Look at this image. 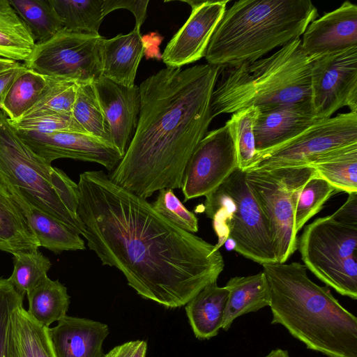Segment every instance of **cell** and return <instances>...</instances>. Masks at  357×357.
Here are the masks:
<instances>
[{
    "label": "cell",
    "instance_id": "1",
    "mask_svg": "<svg viewBox=\"0 0 357 357\" xmlns=\"http://www.w3.org/2000/svg\"><path fill=\"white\" fill-rule=\"evenodd\" d=\"M77 185L89 248L140 296L176 308L217 282L225 261L215 245L179 228L103 171L82 173Z\"/></svg>",
    "mask_w": 357,
    "mask_h": 357
},
{
    "label": "cell",
    "instance_id": "2",
    "mask_svg": "<svg viewBox=\"0 0 357 357\" xmlns=\"http://www.w3.org/2000/svg\"><path fill=\"white\" fill-rule=\"evenodd\" d=\"M220 67H167L139 85L140 111L126 153L109 176L146 199L181 188L186 165L213 120L211 99Z\"/></svg>",
    "mask_w": 357,
    "mask_h": 357
},
{
    "label": "cell",
    "instance_id": "3",
    "mask_svg": "<svg viewBox=\"0 0 357 357\" xmlns=\"http://www.w3.org/2000/svg\"><path fill=\"white\" fill-rule=\"evenodd\" d=\"M271 293V324L327 357H357V318L299 262L262 264Z\"/></svg>",
    "mask_w": 357,
    "mask_h": 357
},
{
    "label": "cell",
    "instance_id": "4",
    "mask_svg": "<svg viewBox=\"0 0 357 357\" xmlns=\"http://www.w3.org/2000/svg\"><path fill=\"white\" fill-rule=\"evenodd\" d=\"M317 15L310 0L237 1L225 11L204 56L220 68L259 59L300 38Z\"/></svg>",
    "mask_w": 357,
    "mask_h": 357
},
{
    "label": "cell",
    "instance_id": "5",
    "mask_svg": "<svg viewBox=\"0 0 357 357\" xmlns=\"http://www.w3.org/2000/svg\"><path fill=\"white\" fill-rule=\"evenodd\" d=\"M312 63L298 38L269 56L220 67L211 99L212 118L252 107L310 102Z\"/></svg>",
    "mask_w": 357,
    "mask_h": 357
},
{
    "label": "cell",
    "instance_id": "6",
    "mask_svg": "<svg viewBox=\"0 0 357 357\" xmlns=\"http://www.w3.org/2000/svg\"><path fill=\"white\" fill-rule=\"evenodd\" d=\"M0 181L20 190L33 205L82 235L78 185L35 153L0 110Z\"/></svg>",
    "mask_w": 357,
    "mask_h": 357
},
{
    "label": "cell",
    "instance_id": "7",
    "mask_svg": "<svg viewBox=\"0 0 357 357\" xmlns=\"http://www.w3.org/2000/svg\"><path fill=\"white\" fill-rule=\"evenodd\" d=\"M205 197L204 211L218 237L215 249L230 240L234 250L248 259L261 265L277 262L268 220L244 171L235 169Z\"/></svg>",
    "mask_w": 357,
    "mask_h": 357
},
{
    "label": "cell",
    "instance_id": "8",
    "mask_svg": "<svg viewBox=\"0 0 357 357\" xmlns=\"http://www.w3.org/2000/svg\"><path fill=\"white\" fill-rule=\"evenodd\" d=\"M297 249L306 268L338 294L357 299V221L339 215L317 218Z\"/></svg>",
    "mask_w": 357,
    "mask_h": 357
},
{
    "label": "cell",
    "instance_id": "9",
    "mask_svg": "<svg viewBox=\"0 0 357 357\" xmlns=\"http://www.w3.org/2000/svg\"><path fill=\"white\" fill-rule=\"evenodd\" d=\"M245 172L247 183L268 220L276 261L286 262L297 250L294 214L298 195L315 170L303 166L252 169Z\"/></svg>",
    "mask_w": 357,
    "mask_h": 357
},
{
    "label": "cell",
    "instance_id": "10",
    "mask_svg": "<svg viewBox=\"0 0 357 357\" xmlns=\"http://www.w3.org/2000/svg\"><path fill=\"white\" fill-rule=\"evenodd\" d=\"M105 38L63 29L52 38L36 43L24 66L45 77L94 82L102 77V49Z\"/></svg>",
    "mask_w": 357,
    "mask_h": 357
},
{
    "label": "cell",
    "instance_id": "11",
    "mask_svg": "<svg viewBox=\"0 0 357 357\" xmlns=\"http://www.w3.org/2000/svg\"><path fill=\"white\" fill-rule=\"evenodd\" d=\"M354 143H357V112L339 114L317 120L294 138L259 157L248 169L310 166L319 155Z\"/></svg>",
    "mask_w": 357,
    "mask_h": 357
},
{
    "label": "cell",
    "instance_id": "12",
    "mask_svg": "<svg viewBox=\"0 0 357 357\" xmlns=\"http://www.w3.org/2000/svg\"><path fill=\"white\" fill-rule=\"evenodd\" d=\"M310 103L317 119L343 107L357 112V46L312 58Z\"/></svg>",
    "mask_w": 357,
    "mask_h": 357
},
{
    "label": "cell",
    "instance_id": "13",
    "mask_svg": "<svg viewBox=\"0 0 357 357\" xmlns=\"http://www.w3.org/2000/svg\"><path fill=\"white\" fill-rule=\"evenodd\" d=\"M238 168L234 142L226 125L210 131L199 142L184 171V202L206 197Z\"/></svg>",
    "mask_w": 357,
    "mask_h": 357
},
{
    "label": "cell",
    "instance_id": "14",
    "mask_svg": "<svg viewBox=\"0 0 357 357\" xmlns=\"http://www.w3.org/2000/svg\"><path fill=\"white\" fill-rule=\"evenodd\" d=\"M191 13L167 43L162 55L167 66L181 68L205 56L211 38L226 10L228 0L181 1Z\"/></svg>",
    "mask_w": 357,
    "mask_h": 357
},
{
    "label": "cell",
    "instance_id": "15",
    "mask_svg": "<svg viewBox=\"0 0 357 357\" xmlns=\"http://www.w3.org/2000/svg\"><path fill=\"white\" fill-rule=\"evenodd\" d=\"M15 130L21 139L49 163L59 158H70L96 162L112 171L123 158L113 146L88 134Z\"/></svg>",
    "mask_w": 357,
    "mask_h": 357
},
{
    "label": "cell",
    "instance_id": "16",
    "mask_svg": "<svg viewBox=\"0 0 357 357\" xmlns=\"http://www.w3.org/2000/svg\"><path fill=\"white\" fill-rule=\"evenodd\" d=\"M112 146L123 157L140 111L139 86L118 84L100 77L93 82Z\"/></svg>",
    "mask_w": 357,
    "mask_h": 357
},
{
    "label": "cell",
    "instance_id": "17",
    "mask_svg": "<svg viewBox=\"0 0 357 357\" xmlns=\"http://www.w3.org/2000/svg\"><path fill=\"white\" fill-rule=\"evenodd\" d=\"M317 120L310 102L259 108L254 128L255 160L294 138Z\"/></svg>",
    "mask_w": 357,
    "mask_h": 357
},
{
    "label": "cell",
    "instance_id": "18",
    "mask_svg": "<svg viewBox=\"0 0 357 357\" xmlns=\"http://www.w3.org/2000/svg\"><path fill=\"white\" fill-rule=\"evenodd\" d=\"M303 35L301 47L312 58L357 46V6L344 1L313 20Z\"/></svg>",
    "mask_w": 357,
    "mask_h": 357
},
{
    "label": "cell",
    "instance_id": "19",
    "mask_svg": "<svg viewBox=\"0 0 357 357\" xmlns=\"http://www.w3.org/2000/svg\"><path fill=\"white\" fill-rule=\"evenodd\" d=\"M107 324L66 315L47 328L55 357H102V344L109 334Z\"/></svg>",
    "mask_w": 357,
    "mask_h": 357
},
{
    "label": "cell",
    "instance_id": "20",
    "mask_svg": "<svg viewBox=\"0 0 357 357\" xmlns=\"http://www.w3.org/2000/svg\"><path fill=\"white\" fill-rule=\"evenodd\" d=\"M0 183L20 208L40 247L55 253L85 249L84 241L79 234L36 207L16 187L4 181Z\"/></svg>",
    "mask_w": 357,
    "mask_h": 357
},
{
    "label": "cell",
    "instance_id": "21",
    "mask_svg": "<svg viewBox=\"0 0 357 357\" xmlns=\"http://www.w3.org/2000/svg\"><path fill=\"white\" fill-rule=\"evenodd\" d=\"M140 30L135 28L129 33L105 38L102 49V77L118 84L132 87L144 54Z\"/></svg>",
    "mask_w": 357,
    "mask_h": 357
},
{
    "label": "cell",
    "instance_id": "22",
    "mask_svg": "<svg viewBox=\"0 0 357 357\" xmlns=\"http://www.w3.org/2000/svg\"><path fill=\"white\" fill-rule=\"evenodd\" d=\"M229 291L222 329L228 331L238 317L271 305L269 285L263 271L248 276L230 278L225 286Z\"/></svg>",
    "mask_w": 357,
    "mask_h": 357
},
{
    "label": "cell",
    "instance_id": "23",
    "mask_svg": "<svg viewBox=\"0 0 357 357\" xmlns=\"http://www.w3.org/2000/svg\"><path fill=\"white\" fill-rule=\"evenodd\" d=\"M229 291L217 282L206 286L186 305L185 311L195 337L209 339L219 333L225 316Z\"/></svg>",
    "mask_w": 357,
    "mask_h": 357
},
{
    "label": "cell",
    "instance_id": "24",
    "mask_svg": "<svg viewBox=\"0 0 357 357\" xmlns=\"http://www.w3.org/2000/svg\"><path fill=\"white\" fill-rule=\"evenodd\" d=\"M8 357H55L47 328L17 306L11 315L8 340Z\"/></svg>",
    "mask_w": 357,
    "mask_h": 357
},
{
    "label": "cell",
    "instance_id": "25",
    "mask_svg": "<svg viewBox=\"0 0 357 357\" xmlns=\"http://www.w3.org/2000/svg\"><path fill=\"white\" fill-rule=\"evenodd\" d=\"M39 247L20 208L0 183V250L14 255Z\"/></svg>",
    "mask_w": 357,
    "mask_h": 357
},
{
    "label": "cell",
    "instance_id": "26",
    "mask_svg": "<svg viewBox=\"0 0 357 357\" xmlns=\"http://www.w3.org/2000/svg\"><path fill=\"white\" fill-rule=\"evenodd\" d=\"M310 166L336 191L357 192V143L328 151Z\"/></svg>",
    "mask_w": 357,
    "mask_h": 357
},
{
    "label": "cell",
    "instance_id": "27",
    "mask_svg": "<svg viewBox=\"0 0 357 357\" xmlns=\"http://www.w3.org/2000/svg\"><path fill=\"white\" fill-rule=\"evenodd\" d=\"M50 81L26 68L13 80L0 103L1 110L10 121L22 119L39 100Z\"/></svg>",
    "mask_w": 357,
    "mask_h": 357
},
{
    "label": "cell",
    "instance_id": "28",
    "mask_svg": "<svg viewBox=\"0 0 357 357\" xmlns=\"http://www.w3.org/2000/svg\"><path fill=\"white\" fill-rule=\"evenodd\" d=\"M29 314L40 325L49 328L51 324L66 315L70 296L67 288L59 280L47 275L26 292Z\"/></svg>",
    "mask_w": 357,
    "mask_h": 357
},
{
    "label": "cell",
    "instance_id": "29",
    "mask_svg": "<svg viewBox=\"0 0 357 357\" xmlns=\"http://www.w3.org/2000/svg\"><path fill=\"white\" fill-rule=\"evenodd\" d=\"M36 44L30 31L9 0H0V57L25 63Z\"/></svg>",
    "mask_w": 357,
    "mask_h": 357
},
{
    "label": "cell",
    "instance_id": "30",
    "mask_svg": "<svg viewBox=\"0 0 357 357\" xmlns=\"http://www.w3.org/2000/svg\"><path fill=\"white\" fill-rule=\"evenodd\" d=\"M104 0H50L63 26L70 31L99 36Z\"/></svg>",
    "mask_w": 357,
    "mask_h": 357
},
{
    "label": "cell",
    "instance_id": "31",
    "mask_svg": "<svg viewBox=\"0 0 357 357\" xmlns=\"http://www.w3.org/2000/svg\"><path fill=\"white\" fill-rule=\"evenodd\" d=\"M30 31L36 43H43L63 28L50 0H9Z\"/></svg>",
    "mask_w": 357,
    "mask_h": 357
},
{
    "label": "cell",
    "instance_id": "32",
    "mask_svg": "<svg viewBox=\"0 0 357 357\" xmlns=\"http://www.w3.org/2000/svg\"><path fill=\"white\" fill-rule=\"evenodd\" d=\"M72 114L86 134L112 146L93 82L78 84Z\"/></svg>",
    "mask_w": 357,
    "mask_h": 357
},
{
    "label": "cell",
    "instance_id": "33",
    "mask_svg": "<svg viewBox=\"0 0 357 357\" xmlns=\"http://www.w3.org/2000/svg\"><path fill=\"white\" fill-rule=\"evenodd\" d=\"M259 108L249 107L233 113L226 122L235 144L238 169L245 172L257 157L254 128Z\"/></svg>",
    "mask_w": 357,
    "mask_h": 357
},
{
    "label": "cell",
    "instance_id": "34",
    "mask_svg": "<svg viewBox=\"0 0 357 357\" xmlns=\"http://www.w3.org/2000/svg\"><path fill=\"white\" fill-rule=\"evenodd\" d=\"M78 84L50 77V84L36 104L22 118L72 113Z\"/></svg>",
    "mask_w": 357,
    "mask_h": 357
},
{
    "label": "cell",
    "instance_id": "35",
    "mask_svg": "<svg viewBox=\"0 0 357 357\" xmlns=\"http://www.w3.org/2000/svg\"><path fill=\"white\" fill-rule=\"evenodd\" d=\"M14 268L9 281L18 292L25 293L36 286L51 268V261L38 250L13 255Z\"/></svg>",
    "mask_w": 357,
    "mask_h": 357
},
{
    "label": "cell",
    "instance_id": "36",
    "mask_svg": "<svg viewBox=\"0 0 357 357\" xmlns=\"http://www.w3.org/2000/svg\"><path fill=\"white\" fill-rule=\"evenodd\" d=\"M336 192L327 181L317 175L312 176L302 188L295 208L296 232L323 208L326 202Z\"/></svg>",
    "mask_w": 357,
    "mask_h": 357
},
{
    "label": "cell",
    "instance_id": "37",
    "mask_svg": "<svg viewBox=\"0 0 357 357\" xmlns=\"http://www.w3.org/2000/svg\"><path fill=\"white\" fill-rule=\"evenodd\" d=\"M151 204L156 211L179 228L192 234L198 231L197 218L184 206L172 189L160 190Z\"/></svg>",
    "mask_w": 357,
    "mask_h": 357
},
{
    "label": "cell",
    "instance_id": "38",
    "mask_svg": "<svg viewBox=\"0 0 357 357\" xmlns=\"http://www.w3.org/2000/svg\"><path fill=\"white\" fill-rule=\"evenodd\" d=\"M10 123L17 130L40 132H73L86 134L74 119L72 113L22 118L16 121H10Z\"/></svg>",
    "mask_w": 357,
    "mask_h": 357
},
{
    "label": "cell",
    "instance_id": "39",
    "mask_svg": "<svg viewBox=\"0 0 357 357\" xmlns=\"http://www.w3.org/2000/svg\"><path fill=\"white\" fill-rule=\"evenodd\" d=\"M24 295L17 291L8 279L0 278V357H8V340L11 315L23 304Z\"/></svg>",
    "mask_w": 357,
    "mask_h": 357
},
{
    "label": "cell",
    "instance_id": "40",
    "mask_svg": "<svg viewBox=\"0 0 357 357\" xmlns=\"http://www.w3.org/2000/svg\"><path fill=\"white\" fill-rule=\"evenodd\" d=\"M149 2V0H104L102 4L103 16L105 17L108 13L116 9H128L132 13L135 17V28L140 30V27L146 17Z\"/></svg>",
    "mask_w": 357,
    "mask_h": 357
},
{
    "label": "cell",
    "instance_id": "41",
    "mask_svg": "<svg viewBox=\"0 0 357 357\" xmlns=\"http://www.w3.org/2000/svg\"><path fill=\"white\" fill-rule=\"evenodd\" d=\"M147 343L144 340H134L114 347L102 357H145Z\"/></svg>",
    "mask_w": 357,
    "mask_h": 357
},
{
    "label": "cell",
    "instance_id": "42",
    "mask_svg": "<svg viewBox=\"0 0 357 357\" xmlns=\"http://www.w3.org/2000/svg\"><path fill=\"white\" fill-rule=\"evenodd\" d=\"M26 67L24 64L19 63L17 66L0 72V103L5 92L16 77V76Z\"/></svg>",
    "mask_w": 357,
    "mask_h": 357
},
{
    "label": "cell",
    "instance_id": "43",
    "mask_svg": "<svg viewBox=\"0 0 357 357\" xmlns=\"http://www.w3.org/2000/svg\"><path fill=\"white\" fill-rule=\"evenodd\" d=\"M19 63V62L0 57V72L12 68Z\"/></svg>",
    "mask_w": 357,
    "mask_h": 357
},
{
    "label": "cell",
    "instance_id": "44",
    "mask_svg": "<svg viewBox=\"0 0 357 357\" xmlns=\"http://www.w3.org/2000/svg\"><path fill=\"white\" fill-rule=\"evenodd\" d=\"M264 357H290L287 351L277 349L271 351Z\"/></svg>",
    "mask_w": 357,
    "mask_h": 357
}]
</instances>
